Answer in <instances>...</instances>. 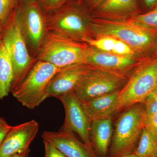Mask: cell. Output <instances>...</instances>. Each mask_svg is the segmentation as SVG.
Segmentation results:
<instances>
[{
  "instance_id": "12",
  "label": "cell",
  "mask_w": 157,
  "mask_h": 157,
  "mask_svg": "<svg viewBox=\"0 0 157 157\" xmlns=\"http://www.w3.org/2000/svg\"><path fill=\"white\" fill-rule=\"evenodd\" d=\"M39 126L34 120L12 126L0 147V157H10L29 148Z\"/></svg>"
},
{
  "instance_id": "3",
  "label": "cell",
  "mask_w": 157,
  "mask_h": 157,
  "mask_svg": "<svg viewBox=\"0 0 157 157\" xmlns=\"http://www.w3.org/2000/svg\"><path fill=\"white\" fill-rule=\"evenodd\" d=\"M80 2H67L46 14L47 30L79 42H83L86 37L92 36L91 17L82 8Z\"/></svg>"
},
{
  "instance_id": "23",
  "label": "cell",
  "mask_w": 157,
  "mask_h": 157,
  "mask_svg": "<svg viewBox=\"0 0 157 157\" xmlns=\"http://www.w3.org/2000/svg\"><path fill=\"white\" fill-rule=\"evenodd\" d=\"M37 3L46 15L63 6L67 2V0H37Z\"/></svg>"
},
{
  "instance_id": "10",
  "label": "cell",
  "mask_w": 157,
  "mask_h": 157,
  "mask_svg": "<svg viewBox=\"0 0 157 157\" xmlns=\"http://www.w3.org/2000/svg\"><path fill=\"white\" fill-rule=\"evenodd\" d=\"M58 99L63 105L65 113L64 122L59 131L76 133L82 142L92 147L90 139L92 122L81 101L73 91L67 93Z\"/></svg>"
},
{
  "instance_id": "11",
  "label": "cell",
  "mask_w": 157,
  "mask_h": 157,
  "mask_svg": "<svg viewBox=\"0 0 157 157\" xmlns=\"http://www.w3.org/2000/svg\"><path fill=\"white\" fill-rule=\"evenodd\" d=\"M143 59L109 53L88 45L85 52L84 63L127 78Z\"/></svg>"
},
{
  "instance_id": "9",
  "label": "cell",
  "mask_w": 157,
  "mask_h": 157,
  "mask_svg": "<svg viewBox=\"0 0 157 157\" xmlns=\"http://www.w3.org/2000/svg\"><path fill=\"white\" fill-rule=\"evenodd\" d=\"M127 78L91 67L73 92L79 101L85 102L119 91Z\"/></svg>"
},
{
  "instance_id": "26",
  "label": "cell",
  "mask_w": 157,
  "mask_h": 157,
  "mask_svg": "<svg viewBox=\"0 0 157 157\" xmlns=\"http://www.w3.org/2000/svg\"><path fill=\"white\" fill-rule=\"evenodd\" d=\"M43 140L45 151L44 157H67L52 143L48 140Z\"/></svg>"
},
{
  "instance_id": "6",
  "label": "cell",
  "mask_w": 157,
  "mask_h": 157,
  "mask_svg": "<svg viewBox=\"0 0 157 157\" xmlns=\"http://www.w3.org/2000/svg\"><path fill=\"white\" fill-rule=\"evenodd\" d=\"M59 68L50 63L38 60L25 78L11 93L23 107L34 109L49 98L47 87Z\"/></svg>"
},
{
  "instance_id": "7",
  "label": "cell",
  "mask_w": 157,
  "mask_h": 157,
  "mask_svg": "<svg viewBox=\"0 0 157 157\" xmlns=\"http://www.w3.org/2000/svg\"><path fill=\"white\" fill-rule=\"evenodd\" d=\"M88 45L47 31L38 55L37 60L48 62L59 68L84 63Z\"/></svg>"
},
{
  "instance_id": "30",
  "label": "cell",
  "mask_w": 157,
  "mask_h": 157,
  "mask_svg": "<svg viewBox=\"0 0 157 157\" xmlns=\"http://www.w3.org/2000/svg\"><path fill=\"white\" fill-rule=\"evenodd\" d=\"M30 151V148H29L26 150L25 151L22 152L14 155L11 156L10 157H29Z\"/></svg>"
},
{
  "instance_id": "33",
  "label": "cell",
  "mask_w": 157,
  "mask_h": 157,
  "mask_svg": "<svg viewBox=\"0 0 157 157\" xmlns=\"http://www.w3.org/2000/svg\"><path fill=\"white\" fill-rule=\"evenodd\" d=\"M21 1L24 2H35V1H36L37 0H21Z\"/></svg>"
},
{
  "instance_id": "5",
  "label": "cell",
  "mask_w": 157,
  "mask_h": 157,
  "mask_svg": "<svg viewBox=\"0 0 157 157\" xmlns=\"http://www.w3.org/2000/svg\"><path fill=\"white\" fill-rule=\"evenodd\" d=\"M15 9L11 11L4 25L1 39L11 59L14 70V79L10 93L25 78L38 61L29 52L17 25Z\"/></svg>"
},
{
  "instance_id": "4",
  "label": "cell",
  "mask_w": 157,
  "mask_h": 157,
  "mask_svg": "<svg viewBox=\"0 0 157 157\" xmlns=\"http://www.w3.org/2000/svg\"><path fill=\"white\" fill-rule=\"evenodd\" d=\"M124 110L116 122L109 157H121L133 153L144 128L146 113L143 104H136Z\"/></svg>"
},
{
  "instance_id": "28",
  "label": "cell",
  "mask_w": 157,
  "mask_h": 157,
  "mask_svg": "<svg viewBox=\"0 0 157 157\" xmlns=\"http://www.w3.org/2000/svg\"><path fill=\"white\" fill-rule=\"evenodd\" d=\"M106 0H83L86 6L90 9H96Z\"/></svg>"
},
{
  "instance_id": "29",
  "label": "cell",
  "mask_w": 157,
  "mask_h": 157,
  "mask_svg": "<svg viewBox=\"0 0 157 157\" xmlns=\"http://www.w3.org/2000/svg\"><path fill=\"white\" fill-rule=\"evenodd\" d=\"M147 9L150 10L157 6V0H143Z\"/></svg>"
},
{
  "instance_id": "21",
  "label": "cell",
  "mask_w": 157,
  "mask_h": 157,
  "mask_svg": "<svg viewBox=\"0 0 157 157\" xmlns=\"http://www.w3.org/2000/svg\"><path fill=\"white\" fill-rule=\"evenodd\" d=\"M126 20L157 32V6L146 13L136 14Z\"/></svg>"
},
{
  "instance_id": "34",
  "label": "cell",
  "mask_w": 157,
  "mask_h": 157,
  "mask_svg": "<svg viewBox=\"0 0 157 157\" xmlns=\"http://www.w3.org/2000/svg\"><path fill=\"white\" fill-rule=\"evenodd\" d=\"M155 55L156 56H157V45L156 46V47L155 49Z\"/></svg>"
},
{
  "instance_id": "22",
  "label": "cell",
  "mask_w": 157,
  "mask_h": 157,
  "mask_svg": "<svg viewBox=\"0 0 157 157\" xmlns=\"http://www.w3.org/2000/svg\"><path fill=\"white\" fill-rule=\"evenodd\" d=\"M21 0H0V21L5 24L11 11L19 4Z\"/></svg>"
},
{
  "instance_id": "35",
  "label": "cell",
  "mask_w": 157,
  "mask_h": 157,
  "mask_svg": "<svg viewBox=\"0 0 157 157\" xmlns=\"http://www.w3.org/2000/svg\"><path fill=\"white\" fill-rule=\"evenodd\" d=\"M79 0H67V2H75V1H79Z\"/></svg>"
},
{
  "instance_id": "16",
  "label": "cell",
  "mask_w": 157,
  "mask_h": 157,
  "mask_svg": "<svg viewBox=\"0 0 157 157\" xmlns=\"http://www.w3.org/2000/svg\"><path fill=\"white\" fill-rule=\"evenodd\" d=\"M119 91L81 102L82 107L91 121L112 118L115 114V104Z\"/></svg>"
},
{
  "instance_id": "2",
  "label": "cell",
  "mask_w": 157,
  "mask_h": 157,
  "mask_svg": "<svg viewBox=\"0 0 157 157\" xmlns=\"http://www.w3.org/2000/svg\"><path fill=\"white\" fill-rule=\"evenodd\" d=\"M157 89V56H147L140 61L119 91L115 113L133 105L143 103Z\"/></svg>"
},
{
  "instance_id": "25",
  "label": "cell",
  "mask_w": 157,
  "mask_h": 157,
  "mask_svg": "<svg viewBox=\"0 0 157 157\" xmlns=\"http://www.w3.org/2000/svg\"><path fill=\"white\" fill-rule=\"evenodd\" d=\"M142 104L145 107L146 116L157 113V89L146 98Z\"/></svg>"
},
{
  "instance_id": "13",
  "label": "cell",
  "mask_w": 157,
  "mask_h": 157,
  "mask_svg": "<svg viewBox=\"0 0 157 157\" xmlns=\"http://www.w3.org/2000/svg\"><path fill=\"white\" fill-rule=\"evenodd\" d=\"M91 67L84 63L61 68L50 80L46 92L49 97L58 98L73 91Z\"/></svg>"
},
{
  "instance_id": "24",
  "label": "cell",
  "mask_w": 157,
  "mask_h": 157,
  "mask_svg": "<svg viewBox=\"0 0 157 157\" xmlns=\"http://www.w3.org/2000/svg\"><path fill=\"white\" fill-rule=\"evenodd\" d=\"M144 128L157 142V113L146 116L144 121Z\"/></svg>"
},
{
  "instance_id": "1",
  "label": "cell",
  "mask_w": 157,
  "mask_h": 157,
  "mask_svg": "<svg viewBox=\"0 0 157 157\" xmlns=\"http://www.w3.org/2000/svg\"><path fill=\"white\" fill-rule=\"evenodd\" d=\"M93 36H109L129 45L142 58L155 50L157 32L148 29L126 20L91 18Z\"/></svg>"
},
{
  "instance_id": "17",
  "label": "cell",
  "mask_w": 157,
  "mask_h": 157,
  "mask_svg": "<svg viewBox=\"0 0 157 157\" xmlns=\"http://www.w3.org/2000/svg\"><path fill=\"white\" fill-rule=\"evenodd\" d=\"M90 46L109 53L124 56L141 57L129 45L119 39L109 36H93L83 40Z\"/></svg>"
},
{
  "instance_id": "15",
  "label": "cell",
  "mask_w": 157,
  "mask_h": 157,
  "mask_svg": "<svg viewBox=\"0 0 157 157\" xmlns=\"http://www.w3.org/2000/svg\"><path fill=\"white\" fill-rule=\"evenodd\" d=\"M113 130L112 118L93 121L90 139L92 146L100 157H106L109 152Z\"/></svg>"
},
{
  "instance_id": "32",
  "label": "cell",
  "mask_w": 157,
  "mask_h": 157,
  "mask_svg": "<svg viewBox=\"0 0 157 157\" xmlns=\"http://www.w3.org/2000/svg\"><path fill=\"white\" fill-rule=\"evenodd\" d=\"M121 157H137V156L134 153H132L129 154L125 155L123 156H121Z\"/></svg>"
},
{
  "instance_id": "31",
  "label": "cell",
  "mask_w": 157,
  "mask_h": 157,
  "mask_svg": "<svg viewBox=\"0 0 157 157\" xmlns=\"http://www.w3.org/2000/svg\"><path fill=\"white\" fill-rule=\"evenodd\" d=\"M3 26L4 25L0 21V41H1V39H2V31Z\"/></svg>"
},
{
  "instance_id": "20",
  "label": "cell",
  "mask_w": 157,
  "mask_h": 157,
  "mask_svg": "<svg viewBox=\"0 0 157 157\" xmlns=\"http://www.w3.org/2000/svg\"><path fill=\"white\" fill-rule=\"evenodd\" d=\"M133 153L137 157H157V142L144 128Z\"/></svg>"
},
{
  "instance_id": "19",
  "label": "cell",
  "mask_w": 157,
  "mask_h": 157,
  "mask_svg": "<svg viewBox=\"0 0 157 157\" xmlns=\"http://www.w3.org/2000/svg\"><path fill=\"white\" fill-rule=\"evenodd\" d=\"M14 79L12 62L2 41H0V100L11 92Z\"/></svg>"
},
{
  "instance_id": "27",
  "label": "cell",
  "mask_w": 157,
  "mask_h": 157,
  "mask_svg": "<svg viewBox=\"0 0 157 157\" xmlns=\"http://www.w3.org/2000/svg\"><path fill=\"white\" fill-rule=\"evenodd\" d=\"M11 127L4 118L0 116V147Z\"/></svg>"
},
{
  "instance_id": "8",
  "label": "cell",
  "mask_w": 157,
  "mask_h": 157,
  "mask_svg": "<svg viewBox=\"0 0 157 157\" xmlns=\"http://www.w3.org/2000/svg\"><path fill=\"white\" fill-rule=\"evenodd\" d=\"M14 11L18 27L29 52L36 59L47 31L45 14L36 1L24 2L21 1Z\"/></svg>"
},
{
  "instance_id": "18",
  "label": "cell",
  "mask_w": 157,
  "mask_h": 157,
  "mask_svg": "<svg viewBox=\"0 0 157 157\" xmlns=\"http://www.w3.org/2000/svg\"><path fill=\"white\" fill-rule=\"evenodd\" d=\"M96 9V13L106 19L122 20L128 16V18L129 15L133 16L137 11V1L106 0Z\"/></svg>"
},
{
  "instance_id": "14",
  "label": "cell",
  "mask_w": 157,
  "mask_h": 157,
  "mask_svg": "<svg viewBox=\"0 0 157 157\" xmlns=\"http://www.w3.org/2000/svg\"><path fill=\"white\" fill-rule=\"evenodd\" d=\"M43 140L54 144L67 157H100L91 146L77 139L73 133L62 132H44Z\"/></svg>"
}]
</instances>
